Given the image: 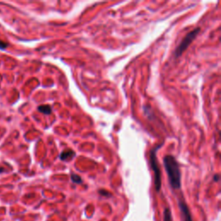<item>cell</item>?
Returning a JSON list of instances; mask_svg holds the SVG:
<instances>
[{"mask_svg":"<svg viewBox=\"0 0 221 221\" xmlns=\"http://www.w3.org/2000/svg\"><path fill=\"white\" fill-rule=\"evenodd\" d=\"M163 163L165 166V169L167 173L169 183L174 189L181 188V171L180 167L173 156H166L163 159Z\"/></svg>","mask_w":221,"mask_h":221,"instance_id":"6da1fadb","label":"cell"},{"mask_svg":"<svg viewBox=\"0 0 221 221\" xmlns=\"http://www.w3.org/2000/svg\"><path fill=\"white\" fill-rule=\"evenodd\" d=\"M158 148L159 147L157 146L154 150H152L150 151V156L151 168L153 169L154 174H155V187L157 192H159L161 190V186H162L161 172H160V168H159V166H158L157 161H156V151Z\"/></svg>","mask_w":221,"mask_h":221,"instance_id":"7a4b0ae2","label":"cell"},{"mask_svg":"<svg viewBox=\"0 0 221 221\" xmlns=\"http://www.w3.org/2000/svg\"><path fill=\"white\" fill-rule=\"evenodd\" d=\"M200 31V28H196L194 30H192L191 32H189L181 41V43L178 45V47L175 49L174 55L175 57H179L181 56V54L188 48V46L192 43V42L194 41V39L196 37V36L198 35V33Z\"/></svg>","mask_w":221,"mask_h":221,"instance_id":"3957f363","label":"cell"},{"mask_svg":"<svg viewBox=\"0 0 221 221\" xmlns=\"http://www.w3.org/2000/svg\"><path fill=\"white\" fill-rule=\"evenodd\" d=\"M179 207H180L181 212L183 221H193L189 208L184 201H182V200L179 201Z\"/></svg>","mask_w":221,"mask_h":221,"instance_id":"277c9868","label":"cell"},{"mask_svg":"<svg viewBox=\"0 0 221 221\" xmlns=\"http://www.w3.org/2000/svg\"><path fill=\"white\" fill-rule=\"evenodd\" d=\"M74 156H75V153H74L72 150H67L63 151V152L60 154V160H62V161H67V160H71Z\"/></svg>","mask_w":221,"mask_h":221,"instance_id":"5b68a950","label":"cell"},{"mask_svg":"<svg viewBox=\"0 0 221 221\" xmlns=\"http://www.w3.org/2000/svg\"><path fill=\"white\" fill-rule=\"evenodd\" d=\"M38 110L43 114H50L51 113V107L50 106H48V105H45V106H40L38 107Z\"/></svg>","mask_w":221,"mask_h":221,"instance_id":"8992f818","label":"cell"},{"mask_svg":"<svg viewBox=\"0 0 221 221\" xmlns=\"http://www.w3.org/2000/svg\"><path fill=\"white\" fill-rule=\"evenodd\" d=\"M163 221H173L172 220V213L169 208H165L163 212Z\"/></svg>","mask_w":221,"mask_h":221,"instance_id":"52a82bcc","label":"cell"},{"mask_svg":"<svg viewBox=\"0 0 221 221\" xmlns=\"http://www.w3.org/2000/svg\"><path fill=\"white\" fill-rule=\"evenodd\" d=\"M71 180H72L74 183H78V184H80V183L82 182L81 177H80V175H78V174H72V175H71Z\"/></svg>","mask_w":221,"mask_h":221,"instance_id":"ba28073f","label":"cell"},{"mask_svg":"<svg viewBox=\"0 0 221 221\" xmlns=\"http://www.w3.org/2000/svg\"><path fill=\"white\" fill-rule=\"evenodd\" d=\"M7 46H8V43H3V42H1V41H0V49H5Z\"/></svg>","mask_w":221,"mask_h":221,"instance_id":"9c48e42d","label":"cell"},{"mask_svg":"<svg viewBox=\"0 0 221 221\" xmlns=\"http://www.w3.org/2000/svg\"><path fill=\"white\" fill-rule=\"evenodd\" d=\"M213 179H214V180H215L216 181H219V175H218V174H217V175H215Z\"/></svg>","mask_w":221,"mask_h":221,"instance_id":"30bf717a","label":"cell"}]
</instances>
